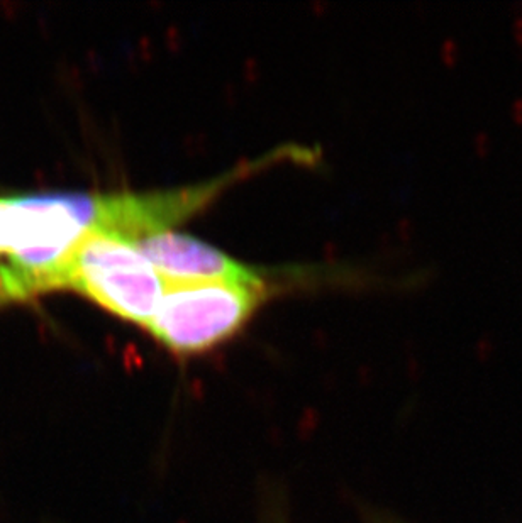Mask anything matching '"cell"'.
<instances>
[{
    "label": "cell",
    "mask_w": 522,
    "mask_h": 523,
    "mask_svg": "<svg viewBox=\"0 0 522 523\" xmlns=\"http://www.w3.org/2000/svg\"><path fill=\"white\" fill-rule=\"evenodd\" d=\"M130 242L168 283H231L264 288L258 271L187 234L160 230Z\"/></svg>",
    "instance_id": "obj_4"
},
{
    "label": "cell",
    "mask_w": 522,
    "mask_h": 523,
    "mask_svg": "<svg viewBox=\"0 0 522 523\" xmlns=\"http://www.w3.org/2000/svg\"><path fill=\"white\" fill-rule=\"evenodd\" d=\"M263 297L248 285L170 283L146 329L175 352H200L241 329Z\"/></svg>",
    "instance_id": "obj_3"
},
{
    "label": "cell",
    "mask_w": 522,
    "mask_h": 523,
    "mask_svg": "<svg viewBox=\"0 0 522 523\" xmlns=\"http://www.w3.org/2000/svg\"><path fill=\"white\" fill-rule=\"evenodd\" d=\"M100 195L44 191L0 197V305L56 290L61 264L95 225Z\"/></svg>",
    "instance_id": "obj_1"
},
{
    "label": "cell",
    "mask_w": 522,
    "mask_h": 523,
    "mask_svg": "<svg viewBox=\"0 0 522 523\" xmlns=\"http://www.w3.org/2000/svg\"><path fill=\"white\" fill-rule=\"evenodd\" d=\"M168 286L134 242L100 229L80 237L56 278V290H73L143 327L149 325Z\"/></svg>",
    "instance_id": "obj_2"
}]
</instances>
